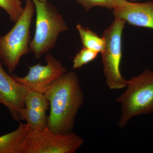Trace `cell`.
<instances>
[{
  "mask_svg": "<svg viewBox=\"0 0 153 153\" xmlns=\"http://www.w3.org/2000/svg\"><path fill=\"white\" fill-rule=\"evenodd\" d=\"M20 120H25L30 129H42L47 127L46 113L25 106L20 114Z\"/></svg>",
  "mask_w": 153,
  "mask_h": 153,
  "instance_id": "7c38bea8",
  "label": "cell"
},
{
  "mask_svg": "<svg viewBox=\"0 0 153 153\" xmlns=\"http://www.w3.org/2000/svg\"><path fill=\"white\" fill-rule=\"evenodd\" d=\"M76 1L86 10L97 6L114 10L125 5L128 2L126 0H76Z\"/></svg>",
  "mask_w": 153,
  "mask_h": 153,
  "instance_id": "9a60e30c",
  "label": "cell"
},
{
  "mask_svg": "<svg viewBox=\"0 0 153 153\" xmlns=\"http://www.w3.org/2000/svg\"><path fill=\"white\" fill-rule=\"evenodd\" d=\"M98 53L83 47L76 54L73 60V68L77 69L93 61L97 57Z\"/></svg>",
  "mask_w": 153,
  "mask_h": 153,
  "instance_id": "2e32d148",
  "label": "cell"
},
{
  "mask_svg": "<svg viewBox=\"0 0 153 153\" xmlns=\"http://www.w3.org/2000/svg\"><path fill=\"white\" fill-rule=\"evenodd\" d=\"M46 65L36 64L29 66L27 74L24 77L12 76L28 90L44 94L49 85L65 74L66 68L54 56L48 52L45 58Z\"/></svg>",
  "mask_w": 153,
  "mask_h": 153,
  "instance_id": "52a82bcc",
  "label": "cell"
},
{
  "mask_svg": "<svg viewBox=\"0 0 153 153\" xmlns=\"http://www.w3.org/2000/svg\"><path fill=\"white\" fill-rule=\"evenodd\" d=\"M35 11L33 0L26 1L22 15L7 34L0 36V61L13 74L22 56L30 52V27Z\"/></svg>",
  "mask_w": 153,
  "mask_h": 153,
  "instance_id": "3957f363",
  "label": "cell"
},
{
  "mask_svg": "<svg viewBox=\"0 0 153 153\" xmlns=\"http://www.w3.org/2000/svg\"><path fill=\"white\" fill-rule=\"evenodd\" d=\"M3 9L11 22L15 23L24 11L21 0H0V11Z\"/></svg>",
  "mask_w": 153,
  "mask_h": 153,
  "instance_id": "5bb4252c",
  "label": "cell"
},
{
  "mask_svg": "<svg viewBox=\"0 0 153 153\" xmlns=\"http://www.w3.org/2000/svg\"><path fill=\"white\" fill-rule=\"evenodd\" d=\"M129 2H136L137 1H140V0H126Z\"/></svg>",
  "mask_w": 153,
  "mask_h": 153,
  "instance_id": "e0dca14e",
  "label": "cell"
},
{
  "mask_svg": "<svg viewBox=\"0 0 153 153\" xmlns=\"http://www.w3.org/2000/svg\"><path fill=\"white\" fill-rule=\"evenodd\" d=\"M76 29L79 33L83 47L98 53H102L105 47V41L103 37H99L93 31L79 24L76 25Z\"/></svg>",
  "mask_w": 153,
  "mask_h": 153,
  "instance_id": "8fae6325",
  "label": "cell"
},
{
  "mask_svg": "<svg viewBox=\"0 0 153 153\" xmlns=\"http://www.w3.org/2000/svg\"><path fill=\"white\" fill-rule=\"evenodd\" d=\"M25 1H29V0H25ZM39 1H41L47 2L48 1H49V0H39Z\"/></svg>",
  "mask_w": 153,
  "mask_h": 153,
  "instance_id": "ac0fdd59",
  "label": "cell"
},
{
  "mask_svg": "<svg viewBox=\"0 0 153 153\" xmlns=\"http://www.w3.org/2000/svg\"><path fill=\"white\" fill-rule=\"evenodd\" d=\"M27 89L7 73L0 61V103L8 109L15 120H20V114L25 107Z\"/></svg>",
  "mask_w": 153,
  "mask_h": 153,
  "instance_id": "ba28073f",
  "label": "cell"
},
{
  "mask_svg": "<svg viewBox=\"0 0 153 153\" xmlns=\"http://www.w3.org/2000/svg\"><path fill=\"white\" fill-rule=\"evenodd\" d=\"M25 106L46 113L49 102L44 94L28 90L25 99Z\"/></svg>",
  "mask_w": 153,
  "mask_h": 153,
  "instance_id": "4fadbf2b",
  "label": "cell"
},
{
  "mask_svg": "<svg viewBox=\"0 0 153 153\" xmlns=\"http://www.w3.org/2000/svg\"><path fill=\"white\" fill-rule=\"evenodd\" d=\"M126 22L115 18L112 24L104 31V50L101 53L104 74L108 86L111 90L126 87L128 80L121 74L120 66L122 52V38Z\"/></svg>",
  "mask_w": 153,
  "mask_h": 153,
  "instance_id": "5b68a950",
  "label": "cell"
},
{
  "mask_svg": "<svg viewBox=\"0 0 153 153\" xmlns=\"http://www.w3.org/2000/svg\"><path fill=\"white\" fill-rule=\"evenodd\" d=\"M44 94L49 100L50 108L47 128L56 133L71 132L84 101L77 75L73 71L66 72L52 82Z\"/></svg>",
  "mask_w": 153,
  "mask_h": 153,
  "instance_id": "6da1fadb",
  "label": "cell"
},
{
  "mask_svg": "<svg viewBox=\"0 0 153 153\" xmlns=\"http://www.w3.org/2000/svg\"><path fill=\"white\" fill-rule=\"evenodd\" d=\"M84 143L74 132L58 134L47 127L30 130L22 143V153H74Z\"/></svg>",
  "mask_w": 153,
  "mask_h": 153,
  "instance_id": "8992f818",
  "label": "cell"
},
{
  "mask_svg": "<svg viewBox=\"0 0 153 153\" xmlns=\"http://www.w3.org/2000/svg\"><path fill=\"white\" fill-rule=\"evenodd\" d=\"M113 15L131 25L153 30V1H128L125 5L114 9Z\"/></svg>",
  "mask_w": 153,
  "mask_h": 153,
  "instance_id": "9c48e42d",
  "label": "cell"
},
{
  "mask_svg": "<svg viewBox=\"0 0 153 153\" xmlns=\"http://www.w3.org/2000/svg\"><path fill=\"white\" fill-rule=\"evenodd\" d=\"M126 90L116 100L121 105L118 125L123 128L135 116L153 113V72L144 70L128 80Z\"/></svg>",
  "mask_w": 153,
  "mask_h": 153,
  "instance_id": "7a4b0ae2",
  "label": "cell"
},
{
  "mask_svg": "<svg viewBox=\"0 0 153 153\" xmlns=\"http://www.w3.org/2000/svg\"><path fill=\"white\" fill-rule=\"evenodd\" d=\"M30 130L27 124L20 123L15 130L0 136V153H22L21 146Z\"/></svg>",
  "mask_w": 153,
  "mask_h": 153,
  "instance_id": "30bf717a",
  "label": "cell"
},
{
  "mask_svg": "<svg viewBox=\"0 0 153 153\" xmlns=\"http://www.w3.org/2000/svg\"><path fill=\"white\" fill-rule=\"evenodd\" d=\"M33 1L36 12V29L30 49L39 59L55 47L58 36L68 27L63 16L47 2Z\"/></svg>",
  "mask_w": 153,
  "mask_h": 153,
  "instance_id": "277c9868",
  "label": "cell"
}]
</instances>
